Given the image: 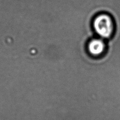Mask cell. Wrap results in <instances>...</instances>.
I'll return each instance as SVG.
<instances>
[{"label":"cell","mask_w":120,"mask_h":120,"mask_svg":"<svg viewBox=\"0 0 120 120\" xmlns=\"http://www.w3.org/2000/svg\"><path fill=\"white\" fill-rule=\"evenodd\" d=\"M93 27L96 34L103 38H110L114 31V21L110 15L100 13L94 19Z\"/></svg>","instance_id":"1"},{"label":"cell","mask_w":120,"mask_h":120,"mask_svg":"<svg viewBox=\"0 0 120 120\" xmlns=\"http://www.w3.org/2000/svg\"><path fill=\"white\" fill-rule=\"evenodd\" d=\"M105 49V44L102 39L96 38L90 41L88 45V50L90 54L94 56H100L103 53Z\"/></svg>","instance_id":"2"}]
</instances>
